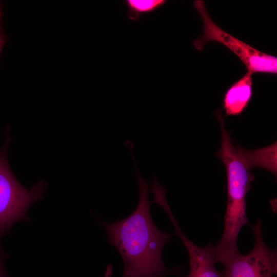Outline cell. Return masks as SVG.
<instances>
[{
  "instance_id": "1",
  "label": "cell",
  "mask_w": 277,
  "mask_h": 277,
  "mask_svg": "<svg viewBox=\"0 0 277 277\" xmlns=\"http://www.w3.org/2000/svg\"><path fill=\"white\" fill-rule=\"evenodd\" d=\"M131 156L137 181L139 199L135 209L124 219L114 223L97 219L105 230L110 244L121 255L124 269L122 277H165L171 271L164 264L162 253L172 234L159 229L153 223L149 200L150 186Z\"/></svg>"
},
{
  "instance_id": "2",
  "label": "cell",
  "mask_w": 277,
  "mask_h": 277,
  "mask_svg": "<svg viewBox=\"0 0 277 277\" xmlns=\"http://www.w3.org/2000/svg\"><path fill=\"white\" fill-rule=\"evenodd\" d=\"M221 131L220 147L215 153L225 166L227 177V202L224 227L221 239L215 247L217 262L240 253L237 240L242 228L249 225L246 214V197L255 179L251 172L261 167L258 149L248 150L233 141L224 125L220 109L214 112Z\"/></svg>"
},
{
  "instance_id": "3",
  "label": "cell",
  "mask_w": 277,
  "mask_h": 277,
  "mask_svg": "<svg viewBox=\"0 0 277 277\" xmlns=\"http://www.w3.org/2000/svg\"><path fill=\"white\" fill-rule=\"evenodd\" d=\"M0 148V241L19 221H30L29 207L43 199L47 184L38 181L31 190L23 186L9 165L7 151L11 141L9 134Z\"/></svg>"
},
{
  "instance_id": "4",
  "label": "cell",
  "mask_w": 277,
  "mask_h": 277,
  "mask_svg": "<svg viewBox=\"0 0 277 277\" xmlns=\"http://www.w3.org/2000/svg\"><path fill=\"white\" fill-rule=\"evenodd\" d=\"M194 6L202 18L204 28L201 36L193 41L195 49L201 51L207 43L218 42L235 54L244 64L248 71L252 73L276 74V57L255 49L220 28L210 17L204 1H194Z\"/></svg>"
},
{
  "instance_id": "5",
  "label": "cell",
  "mask_w": 277,
  "mask_h": 277,
  "mask_svg": "<svg viewBox=\"0 0 277 277\" xmlns=\"http://www.w3.org/2000/svg\"><path fill=\"white\" fill-rule=\"evenodd\" d=\"M251 227L254 238L253 248L246 255L240 253L224 261L223 277H273L276 274V250L266 244L261 220Z\"/></svg>"
},
{
  "instance_id": "6",
  "label": "cell",
  "mask_w": 277,
  "mask_h": 277,
  "mask_svg": "<svg viewBox=\"0 0 277 277\" xmlns=\"http://www.w3.org/2000/svg\"><path fill=\"white\" fill-rule=\"evenodd\" d=\"M169 219L189 255L190 269L186 277H223L222 271L216 268L215 247L211 243L204 247L197 246L183 233L174 215Z\"/></svg>"
},
{
  "instance_id": "7",
  "label": "cell",
  "mask_w": 277,
  "mask_h": 277,
  "mask_svg": "<svg viewBox=\"0 0 277 277\" xmlns=\"http://www.w3.org/2000/svg\"><path fill=\"white\" fill-rule=\"evenodd\" d=\"M252 74L247 71L225 91L223 99L224 118L240 115L248 106L253 94Z\"/></svg>"
},
{
  "instance_id": "8",
  "label": "cell",
  "mask_w": 277,
  "mask_h": 277,
  "mask_svg": "<svg viewBox=\"0 0 277 277\" xmlns=\"http://www.w3.org/2000/svg\"><path fill=\"white\" fill-rule=\"evenodd\" d=\"M167 2L165 0H127L129 19L137 21L143 14L151 13L162 7Z\"/></svg>"
},
{
  "instance_id": "9",
  "label": "cell",
  "mask_w": 277,
  "mask_h": 277,
  "mask_svg": "<svg viewBox=\"0 0 277 277\" xmlns=\"http://www.w3.org/2000/svg\"><path fill=\"white\" fill-rule=\"evenodd\" d=\"M8 256L0 244V277H10L5 266L6 260Z\"/></svg>"
},
{
  "instance_id": "10",
  "label": "cell",
  "mask_w": 277,
  "mask_h": 277,
  "mask_svg": "<svg viewBox=\"0 0 277 277\" xmlns=\"http://www.w3.org/2000/svg\"><path fill=\"white\" fill-rule=\"evenodd\" d=\"M113 274V266L109 264L106 266L104 277H112Z\"/></svg>"
},
{
  "instance_id": "11",
  "label": "cell",
  "mask_w": 277,
  "mask_h": 277,
  "mask_svg": "<svg viewBox=\"0 0 277 277\" xmlns=\"http://www.w3.org/2000/svg\"><path fill=\"white\" fill-rule=\"evenodd\" d=\"M5 42V37L2 34H0V52Z\"/></svg>"
},
{
  "instance_id": "12",
  "label": "cell",
  "mask_w": 277,
  "mask_h": 277,
  "mask_svg": "<svg viewBox=\"0 0 277 277\" xmlns=\"http://www.w3.org/2000/svg\"><path fill=\"white\" fill-rule=\"evenodd\" d=\"M1 7H0V21H1Z\"/></svg>"
}]
</instances>
